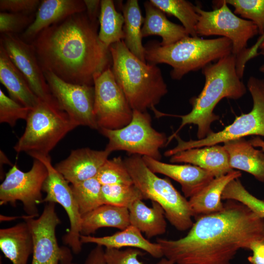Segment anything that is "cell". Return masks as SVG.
<instances>
[{
  "mask_svg": "<svg viewBox=\"0 0 264 264\" xmlns=\"http://www.w3.org/2000/svg\"><path fill=\"white\" fill-rule=\"evenodd\" d=\"M98 22L86 12L74 14L41 31L30 43L43 71L72 84L94 86L109 67V48L100 40Z\"/></svg>",
  "mask_w": 264,
  "mask_h": 264,
  "instance_id": "7a4b0ae2",
  "label": "cell"
},
{
  "mask_svg": "<svg viewBox=\"0 0 264 264\" xmlns=\"http://www.w3.org/2000/svg\"><path fill=\"white\" fill-rule=\"evenodd\" d=\"M0 248L12 264H27L33 253V242L25 221L0 229Z\"/></svg>",
  "mask_w": 264,
  "mask_h": 264,
  "instance_id": "cb8c5ba5",
  "label": "cell"
},
{
  "mask_svg": "<svg viewBox=\"0 0 264 264\" xmlns=\"http://www.w3.org/2000/svg\"><path fill=\"white\" fill-rule=\"evenodd\" d=\"M0 44L35 94L41 100H54L33 45L12 33L1 34Z\"/></svg>",
  "mask_w": 264,
  "mask_h": 264,
  "instance_id": "2e32d148",
  "label": "cell"
},
{
  "mask_svg": "<svg viewBox=\"0 0 264 264\" xmlns=\"http://www.w3.org/2000/svg\"><path fill=\"white\" fill-rule=\"evenodd\" d=\"M144 47L147 63H164L171 66V77L177 80L232 52L231 41L223 37L204 39L189 36L169 45L162 46L154 41L148 43Z\"/></svg>",
  "mask_w": 264,
  "mask_h": 264,
  "instance_id": "5b68a950",
  "label": "cell"
},
{
  "mask_svg": "<svg viewBox=\"0 0 264 264\" xmlns=\"http://www.w3.org/2000/svg\"><path fill=\"white\" fill-rule=\"evenodd\" d=\"M154 6L163 12L173 15L182 23L191 37H198L196 26L199 15L195 5L185 0H150Z\"/></svg>",
  "mask_w": 264,
  "mask_h": 264,
  "instance_id": "4dcf8cb0",
  "label": "cell"
},
{
  "mask_svg": "<svg viewBox=\"0 0 264 264\" xmlns=\"http://www.w3.org/2000/svg\"><path fill=\"white\" fill-rule=\"evenodd\" d=\"M205 84L200 93L192 98L191 111L180 117L181 123L178 129L168 138V144L185 125L194 124L198 126L197 137L201 139L213 131L212 123L219 119L214 112L217 104L223 98L237 100L247 91V88L241 79L236 69V57L231 54L202 69Z\"/></svg>",
  "mask_w": 264,
  "mask_h": 264,
  "instance_id": "3957f363",
  "label": "cell"
},
{
  "mask_svg": "<svg viewBox=\"0 0 264 264\" xmlns=\"http://www.w3.org/2000/svg\"><path fill=\"white\" fill-rule=\"evenodd\" d=\"M231 168L252 175L257 180L264 182V152L256 149L244 137L223 143Z\"/></svg>",
  "mask_w": 264,
  "mask_h": 264,
  "instance_id": "603a6c76",
  "label": "cell"
},
{
  "mask_svg": "<svg viewBox=\"0 0 264 264\" xmlns=\"http://www.w3.org/2000/svg\"><path fill=\"white\" fill-rule=\"evenodd\" d=\"M70 186L81 216L104 204L102 185L96 177Z\"/></svg>",
  "mask_w": 264,
  "mask_h": 264,
  "instance_id": "1f68e13d",
  "label": "cell"
},
{
  "mask_svg": "<svg viewBox=\"0 0 264 264\" xmlns=\"http://www.w3.org/2000/svg\"><path fill=\"white\" fill-rule=\"evenodd\" d=\"M84 2L86 7V13L89 20L95 22H98L99 19L101 0H84Z\"/></svg>",
  "mask_w": 264,
  "mask_h": 264,
  "instance_id": "7bdbcfd3",
  "label": "cell"
},
{
  "mask_svg": "<svg viewBox=\"0 0 264 264\" xmlns=\"http://www.w3.org/2000/svg\"><path fill=\"white\" fill-rule=\"evenodd\" d=\"M247 88L253 100V107L250 111L236 117L232 124L222 130L213 131L203 139L185 141L176 135L175 137L177 141V145L166 151L165 156H171L188 149L215 145L249 135L264 137V79L250 76Z\"/></svg>",
  "mask_w": 264,
  "mask_h": 264,
  "instance_id": "ba28073f",
  "label": "cell"
},
{
  "mask_svg": "<svg viewBox=\"0 0 264 264\" xmlns=\"http://www.w3.org/2000/svg\"><path fill=\"white\" fill-rule=\"evenodd\" d=\"M242 173L233 170L228 174L215 177L198 193L189 198V204L193 216L219 212L223 209L222 194L227 185L239 178Z\"/></svg>",
  "mask_w": 264,
  "mask_h": 264,
  "instance_id": "484cf974",
  "label": "cell"
},
{
  "mask_svg": "<svg viewBox=\"0 0 264 264\" xmlns=\"http://www.w3.org/2000/svg\"><path fill=\"white\" fill-rule=\"evenodd\" d=\"M84 264H107L103 247L96 245L90 251Z\"/></svg>",
  "mask_w": 264,
  "mask_h": 264,
  "instance_id": "b9f144b4",
  "label": "cell"
},
{
  "mask_svg": "<svg viewBox=\"0 0 264 264\" xmlns=\"http://www.w3.org/2000/svg\"><path fill=\"white\" fill-rule=\"evenodd\" d=\"M259 241H264V218L227 200L221 211L200 216L185 236L156 242L164 257L175 264H231L239 250H249Z\"/></svg>",
  "mask_w": 264,
  "mask_h": 264,
  "instance_id": "6da1fadb",
  "label": "cell"
},
{
  "mask_svg": "<svg viewBox=\"0 0 264 264\" xmlns=\"http://www.w3.org/2000/svg\"><path fill=\"white\" fill-rule=\"evenodd\" d=\"M249 141L254 147H260L261 150L264 152V140L262 139L259 136L253 137Z\"/></svg>",
  "mask_w": 264,
  "mask_h": 264,
  "instance_id": "f6af8a7d",
  "label": "cell"
},
{
  "mask_svg": "<svg viewBox=\"0 0 264 264\" xmlns=\"http://www.w3.org/2000/svg\"><path fill=\"white\" fill-rule=\"evenodd\" d=\"M110 154L105 149H78L54 167L69 183L74 184L96 177Z\"/></svg>",
  "mask_w": 264,
  "mask_h": 264,
  "instance_id": "e0dca14e",
  "label": "cell"
},
{
  "mask_svg": "<svg viewBox=\"0 0 264 264\" xmlns=\"http://www.w3.org/2000/svg\"><path fill=\"white\" fill-rule=\"evenodd\" d=\"M264 48V41L262 43L261 45L260 46L259 49H262Z\"/></svg>",
  "mask_w": 264,
  "mask_h": 264,
  "instance_id": "7dc6e473",
  "label": "cell"
},
{
  "mask_svg": "<svg viewBox=\"0 0 264 264\" xmlns=\"http://www.w3.org/2000/svg\"><path fill=\"white\" fill-rule=\"evenodd\" d=\"M249 250L252 255L248 257V260L251 264H264V241L253 242Z\"/></svg>",
  "mask_w": 264,
  "mask_h": 264,
  "instance_id": "60d3db41",
  "label": "cell"
},
{
  "mask_svg": "<svg viewBox=\"0 0 264 264\" xmlns=\"http://www.w3.org/2000/svg\"><path fill=\"white\" fill-rule=\"evenodd\" d=\"M260 49L261 50L259 54H261L264 56V48ZM259 70L262 73H264V63L260 66V67H259Z\"/></svg>",
  "mask_w": 264,
  "mask_h": 264,
  "instance_id": "bcb514c9",
  "label": "cell"
},
{
  "mask_svg": "<svg viewBox=\"0 0 264 264\" xmlns=\"http://www.w3.org/2000/svg\"><path fill=\"white\" fill-rule=\"evenodd\" d=\"M98 131L108 139L105 150L110 153L123 151L160 160V149L166 146L168 141L164 132L153 127L147 111L133 110L132 120L126 126L116 130L100 128Z\"/></svg>",
  "mask_w": 264,
  "mask_h": 264,
  "instance_id": "9c48e42d",
  "label": "cell"
},
{
  "mask_svg": "<svg viewBox=\"0 0 264 264\" xmlns=\"http://www.w3.org/2000/svg\"><path fill=\"white\" fill-rule=\"evenodd\" d=\"M94 115L100 128L121 129L132 120L133 110L116 82L111 68L94 80Z\"/></svg>",
  "mask_w": 264,
  "mask_h": 264,
  "instance_id": "7c38bea8",
  "label": "cell"
},
{
  "mask_svg": "<svg viewBox=\"0 0 264 264\" xmlns=\"http://www.w3.org/2000/svg\"><path fill=\"white\" fill-rule=\"evenodd\" d=\"M130 225L128 208L103 204L82 216L81 235L88 236L103 227L123 230Z\"/></svg>",
  "mask_w": 264,
  "mask_h": 264,
  "instance_id": "83f0119b",
  "label": "cell"
},
{
  "mask_svg": "<svg viewBox=\"0 0 264 264\" xmlns=\"http://www.w3.org/2000/svg\"><path fill=\"white\" fill-rule=\"evenodd\" d=\"M234 8V13L250 21L257 26L260 36L264 34V0H225Z\"/></svg>",
  "mask_w": 264,
  "mask_h": 264,
  "instance_id": "d590c367",
  "label": "cell"
},
{
  "mask_svg": "<svg viewBox=\"0 0 264 264\" xmlns=\"http://www.w3.org/2000/svg\"><path fill=\"white\" fill-rule=\"evenodd\" d=\"M124 161L133 184L140 190L144 199L158 203L163 208L166 219L177 230L190 229L194 222L188 200L170 180L159 177L151 171L140 155H130Z\"/></svg>",
  "mask_w": 264,
  "mask_h": 264,
  "instance_id": "8992f818",
  "label": "cell"
},
{
  "mask_svg": "<svg viewBox=\"0 0 264 264\" xmlns=\"http://www.w3.org/2000/svg\"><path fill=\"white\" fill-rule=\"evenodd\" d=\"M47 176L46 166L37 159H34L31 169L26 172L13 165L0 185V205L9 203L15 206L16 202L20 201L27 215L37 217L38 205L44 198L42 192Z\"/></svg>",
  "mask_w": 264,
  "mask_h": 264,
  "instance_id": "8fae6325",
  "label": "cell"
},
{
  "mask_svg": "<svg viewBox=\"0 0 264 264\" xmlns=\"http://www.w3.org/2000/svg\"><path fill=\"white\" fill-rule=\"evenodd\" d=\"M130 225L145 234L148 239L164 234L167 222L163 208L152 201V206H147L143 200L135 201L128 208Z\"/></svg>",
  "mask_w": 264,
  "mask_h": 264,
  "instance_id": "4316f807",
  "label": "cell"
},
{
  "mask_svg": "<svg viewBox=\"0 0 264 264\" xmlns=\"http://www.w3.org/2000/svg\"><path fill=\"white\" fill-rule=\"evenodd\" d=\"M80 241L82 244L94 243L106 248H137L145 251L156 259L164 257L162 248L158 243L150 242L143 237L138 229L131 225L110 236L93 237L81 235Z\"/></svg>",
  "mask_w": 264,
  "mask_h": 264,
  "instance_id": "44dd1931",
  "label": "cell"
},
{
  "mask_svg": "<svg viewBox=\"0 0 264 264\" xmlns=\"http://www.w3.org/2000/svg\"><path fill=\"white\" fill-rule=\"evenodd\" d=\"M0 81L7 89L10 97L22 105L31 110L39 103L40 99L0 44Z\"/></svg>",
  "mask_w": 264,
  "mask_h": 264,
  "instance_id": "7402d4cb",
  "label": "cell"
},
{
  "mask_svg": "<svg viewBox=\"0 0 264 264\" xmlns=\"http://www.w3.org/2000/svg\"><path fill=\"white\" fill-rule=\"evenodd\" d=\"M96 178L102 185L133 184L124 159L121 156L107 159L100 168Z\"/></svg>",
  "mask_w": 264,
  "mask_h": 264,
  "instance_id": "836d02e7",
  "label": "cell"
},
{
  "mask_svg": "<svg viewBox=\"0 0 264 264\" xmlns=\"http://www.w3.org/2000/svg\"><path fill=\"white\" fill-rule=\"evenodd\" d=\"M221 198L222 199L239 201L247 206L259 217L264 218V200L250 193L239 178L232 180L227 185Z\"/></svg>",
  "mask_w": 264,
  "mask_h": 264,
  "instance_id": "e575fe53",
  "label": "cell"
},
{
  "mask_svg": "<svg viewBox=\"0 0 264 264\" xmlns=\"http://www.w3.org/2000/svg\"><path fill=\"white\" fill-rule=\"evenodd\" d=\"M31 109L6 96L0 89V123L14 127L19 119L26 120Z\"/></svg>",
  "mask_w": 264,
  "mask_h": 264,
  "instance_id": "8d00e7d4",
  "label": "cell"
},
{
  "mask_svg": "<svg viewBox=\"0 0 264 264\" xmlns=\"http://www.w3.org/2000/svg\"><path fill=\"white\" fill-rule=\"evenodd\" d=\"M99 22L98 37L107 47L109 48L111 44L124 40V18L116 10L113 0H101Z\"/></svg>",
  "mask_w": 264,
  "mask_h": 264,
  "instance_id": "f546056e",
  "label": "cell"
},
{
  "mask_svg": "<svg viewBox=\"0 0 264 264\" xmlns=\"http://www.w3.org/2000/svg\"><path fill=\"white\" fill-rule=\"evenodd\" d=\"M101 192L104 204L128 209L135 201L144 199L141 192L133 184L102 185Z\"/></svg>",
  "mask_w": 264,
  "mask_h": 264,
  "instance_id": "d6a6232c",
  "label": "cell"
},
{
  "mask_svg": "<svg viewBox=\"0 0 264 264\" xmlns=\"http://www.w3.org/2000/svg\"><path fill=\"white\" fill-rule=\"evenodd\" d=\"M124 18L123 40L127 47L137 58L147 63L145 48L142 43V24L144 22L137 0H128L122 6Z\"/></svg>",
  "mask_w": 264,
  "mask_h": 264,
  "instance_id": "f1b7e54d",
  "label": "cell"
},
{
  "mask_svg": "<svg viewBox=\"0 0 264 264\" xmlns=\"http://www.w3.org/2000/svg\"><path fill=\"white\" fill-rule=\"evenodd\" d=\"M84 0H43L33 22L22 32L21 38L30 43L43 30L78 13L86 12Z\"/></svg>",
  "mask_w": 264,
  "mask_h": 264,
  "instance_id": "d6986e66",
  "label": "cell"
},
{
  "mask_svg": "<svg viewBox=\"0 0 264 264\" xmlns=\"http://www.w3.org/2000/svg\"><path fill=\"white\" fill-rule=\"evenodd\" d=\"M145 17L142 27L143 38L158 35L162 38L159 43L167 46L190 36L184 27L169 21L165 13L152 4L150 0L144 3Z\"/></svg>",
  "mask_w": 264,
  "mask_h": 264,
  "instance_id": "d4e9b609",
  "label": "cell"
},
{
  "mask_svg": "<svg viewBox=\"0 0 264 264\" xmlns=\"http://www.w3.org/2000/svg\"><path fill=\"white\" fill-rule=\"evenodd\" d=\"M109 50L111 69L132 109H154L168 91L160 68L137 58L123 41L111 44Z\"/></svg>",
  "mask_w": 264,
  "mask_h": 264,
  "instance_id": "277c9868",
  "label": "cell"
},
{
  "mask_svg": "<svg viewBox=\"0 0 264 264\" xmlns=\"http://www.w3.org/2000/svg\"><path fill=\"white\" fill-rule=\"evenodd\" d=\"M30 229L33 242L31 264H70L72 256L69 248L60 247L56 229L61 221L55 211V203L47 202L37 219L26 215L23 219Z\"/></svg>",
  "mask_w": 264,
  "mask_h": 264,
  "instance_id": "4fadbf2b",
  "label": "cell"
},
{
  "mask_svg": "<svg viewBox=\"0 0 264 264\" xmlns=\"http://www.w3.org/2000/svg\"><path fill=\"white\" fill-rule=\"evenodd\" d=\"M75 264V263H72L71 264Z\"/></svg>",
  "mask_w": 264,
  "mask_h": 264,
  "instance_id": "c3c4849f",
  "label": "cell"
},
{
  "mask_svg": "<svg viewBox=\"0 0 264 264\" xmlns=\"http://www.w3.org/2000/svg\"><path fill=\"white\" fill-rule=\"evenodd\" d=\"M264 41V34L259 37L257 42L250 48L247 49L245 62L247 63L250 59L257 56L259 55L258 53V50L260 45Z\"/></svg>",
  "mask_w": 264,
  "mask_h": 264,
  "instance_id": "ee69618b",
  "label": "cell"
},
{
  "mask_svg": "<svg viewBox=\"0 0 264 264\" xmlns=\"http://www.w3.org/2000/svg\"><path fill=\"white\" fill-rule=\"evenodd\" d=\"M26 121L24 132L13 147L17 153L49 155L69 132L78 127L60 108L56 99L40 100L30 110Z\"/></svg>",
  "mask_w": 264,
  "mask_h": 264,
  "instance_id": "52a82bcc",
  "label": "cell"
},
{
  "mask_svg": "<svg viewBox=\"0 0 264 264\" xmlns=\"http://www.w3.org/2000/svg\"><path fill=\"white\" fill-rule=\"evenodd\" d=\"M141 250L134 248L125 249L105 248V256L107 264H142L138 257L142 255ZM157 264H175L172 261L164 257Z\"/></svg>",
  "mask_w": 264,
  "mask_h": 264,
  "instance_id": "74e56055",
  "label": "cell"
},
{
  "mask_svg": "<svg viewBox=\"0 0 264 264\" xmlns=\"http://www.w3.org/2000/svg\"><path fill=\"white\" fill-rule=\"evenodd\" d=\"M35 16L33 14L1 12L0 13V34H17L22 31L24 32L33 22Z\"/></svg>",
  "mask_w": 264,
  "mask_h": 264,
  "instance_id": "f35d334b",
  "label": "cell"
},
{
  "mask_svg": "<svg viewBox=\"0 0 264 264\" xmlns=\"http://www.w3.org/2000/svg\"><path fill=\"white\" fill-rule=\"evenodd\" d=\"M170 162L192 164L212 173L215 177L233 170L226 150L223 146L219 145L181 151L171 156Z\"/></svg>",
  "mask_w": 264,
  "mask_h": 264,
  "instance_id": "ffe728a7",
  "label": "cell"
},
{
  "mask_svg": "<svg viewBox=\"0 0 264 264\" xmlns=\"http://www.w3.org/2000/svg\"><path fill=\"white\" fill-rule=\"evenodd\" d=\"M215 2L218 7L212 11L195 6L199 15L197 34L198 37L219 35L229 39L232 43V54L237 60L247 49L248 41L259 34L258 28L252 22L233 13L225 0Z\"/></svg>",
  "mask_w": 264,
  "mask_h": 264,
  "instance_id": "30bf717a",
  "label": "cell"
},
{
  "mask_svg": "<svg viewBox=\"0 0 264 264\" xmlns=\"http://www.w3.org/2000/svg\"><path fill=\"white\" fill-rule=\"evenodd\" d=\"M53 96L60 108L78 126L99 130L94 115V86L66 82L53 73L43 71Z\"/></svg>",
  "mask_w": 264,
  "mask_h": 264,
  "instance_id": "9a60e30c",
  "label": "cell"
},
{
  "mask_svg": "<svg viewBox=\"0 0 264 264\" xmlns=\"http://www.w3.org/2000/svg\"><path fill=\"white\" fill-rule=\"evenodd\" d=\"M142 158L153 173L164 175L179 183L186 198L198 193L215 177L212 173L193 165L167 163L147 156Z\"/></svg>",
  "mask_w": 264,
  "mask_h": 264,
  "instance_id": "ac0fdd59",
  "label": "cell"
},
{
  "mask_svg": "<svg viewBox=\"0 0 264 264\" xmlns=\"http://www.w3.org/2000/svg\"><path fill=\"white\" fill-rule=\"evenodd\" d=\"M28 154L34 159L40 160L46 166L48 176L44 183L43 191L46 195L42 203H57L65 209L69 219L70 228L63 237V242L74 254H79L82 245L80 241L82 216L69 182L52 165L49 155L36 153Z\"/></svg>",
  "mask_w": 264,
  "mask_h": 264,
  "instance_id": "5bb4252c",
  "label": "cell"
},
{
  "mask_svg": "<svg viewBox=\"0 0 264 264\" xmlns=\"http://www.w3.org/2000/svg\"><path fill=\"white\" fill-rule=\"evenodd\" d=\"M39 0H0L1 12L32 15L36 12L41 3Z\"/></svg>",
  "mask_w": 264,
  "mask_h": 264,
  "instance_id": "ab89813d",
  "label": "cell"
}]
</instances>
